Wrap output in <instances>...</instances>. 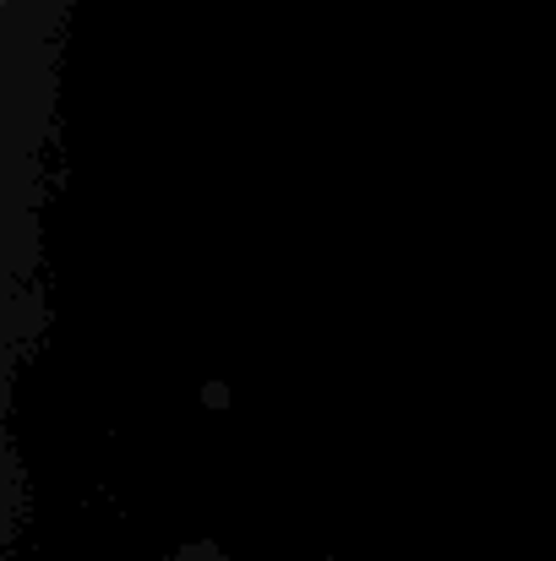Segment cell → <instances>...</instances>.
I'll list each match as a JSON object with an SVG mask.
<instances>
[]
</instances>
